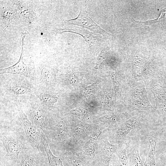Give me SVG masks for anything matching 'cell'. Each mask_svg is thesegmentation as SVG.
Listing matches in <instances>:
<instances>
[{
  "label": "cell",
  "instance_id": "obj_1",
  "mask_svg": "<svg viewBox=\"0 0 166 166\" xmlns=\"http://www.w3.org/2000/svg\"><path fill=\"white\" fill-rule=\"evenodd\" d=\"M0 139L6 149L5 157L11 160L14 164L18 162L21 152L28 149L13 134L7 133L1 134Z\"/></svg>",
  "mask_w": 166,
  "mask_h": 166
},
{
  "label": "cell",
  "instance_id": "obj_2",
  "mask_svg": "<svg viewBox=\"0 0 166 166\" xmlns=\"http://www.w3.org/2000/svg\"><path fill=\"white\" fill-rule=\"evenodd\" d=\"M19 111L21 122L24 129L28 141L35 152H41L39 146L42 143L43 133L38 132L31 121L23 111L21 104H17Z\"/></svg>",
  "mask_w": 166,
  "mask_h": 166
},
{
  "label": "cell",
  "instance_id": "obj_3",
  "mask_svg": "<svg viewBox=\"0 0 166 166\" xmlns=\"http://www.w3.org/2000/svg\"><path fill=\"white\" fill-rule=\"evenodd\" d=\"M65 23L68 25H74L88 29L94 32L99 33L104 37L112 35L105 31L95 23L89 15L84 5L81 6L79 13L75 18L67 20Z\"/></svg>",
  "mask_w": 166,
  "mask_h": 166
},
{
  "label": "cell",
  "instance_id": "obj_4",
  "mask_svg": "<svg viewBox=\"0 0 166 166\" xmlns=\"http://www.w3.org/2000/svg\"><path fill=\"white\" fill-rule=\"evenodd\" d=\"M26 33H22V50L19 58L18 61L13 65L8 67L1 69L0 73H9L13 74H19L29 78L35 77V70L34 65L32 68L28 67L23 62L24 40Z\"/></svg>",
  "mask_w": 166,
  "mask_h": 166
},
{
  "label": "cell",
  "instance_id": "obj_5",
  "mask_svg": "<svg viewBox=\"0 0 166 166\" xmlns=\"http://www.w3.org/2000/svg\"><path fill=\"white\" fill-rule=\"evenodd\" d=\"M21 159L13 166H46L47 162L41 152L29 149L21 152Z\"/></svg>",
  "mask_w": 166,
  "mask_h": 166
},
{
  "label": "cell",
  "instance_id": "obj_6",
  "mask_svg": "<svg viewBox=\"0 0 166 166\" xmlns=\"http://www.w3.org/2000/svg\"><path fill=\"white\" fill-rule=\"evenodd\" d=\"M31 113L33 125L35 128L41 129L47 139L49 128L40 106L36 104H34L32 107Z\"/></svg>",
  "mask_w": 166,
  "mask_h": 166
},
{
  "label": "cell",
  "instance_id": "obj_7",
  "mask_svg": "<svg viewBox=\"0 0 166 166\" xmlns=\"http://www.w3.org/2000/svg\"><path fill=\"white\" fill-rule=\"evenodd\" d=\"M53 32L56 34H61L65 32H70L78 34L82 36L89 45L90 50L94 49L97 46V42L100 40V37L95 36L91 33L84 30H80L76 29H58L53 30Z\"/></svg>",
  "mask_w": 166,
  "mask_h": 166
},
{
  "label": "cell",
  "instance_id": "obj_8",
  "mask_svg": "<svg viewBox=\"0 0 166 166\" xmlns=\"http://www.w3.org/2000/svg\"><path fill=\"white\" fill-rule=\"evenodd\" d=\"M140 122L137 118H131L121 124L116 130L115 137L118 139H122L130 133L137 129L140 126Z\"/></svg>",
  "mask_w": 166,
  "mask_h": 166
},
{
  "label": "cell",
  "instance_id": "obj_9",
  "mask_svg": "<svg viewBox=\"0 0 166 166\" xmlns=\"http://www.w3.org/2000/svg\"><path fill=\"white\" fill-rule=\"evenodd\" d=\"M116 150L115 145L110 143L107 138L103 141L99 161L101 166H109L113 155Z\"/></svg>",
  "mask_w": 166,
  "mask_h": 166
},
{
  "label": "cell",
  "instance_id": "obj_10",
  "mask_svg": "<svg viewBox=\"0 0 166 166\" xmlns=\"http://www.w3.org/2000/svg\"><path fill=\"white\" fill-rule=\"evenodd\" d=\"M148 138L150 149L143 165L144 166H157L154 157L156 144V138L154 134L151 132L148 136Z\"/></svg>",
  "mask_w": 166,
  "mask_h": 166
},
{
  "label": "cell",
  "instance_id": "obj_11",
  "mask_svg": "<svg viewBox=\"0 0 166 166\" xmlns=\"http://www.w3.org/2000/svg\"><path fill=\"white\" fill-rule=\"evenodd\" d=\"M42 143L44 145L48 158V162L46 166H64L61 159L53 154L49 148L47 139L44 133L43 134Z\"/></svg>",
  "mask_w": 166,
  "mask_h": 166
},
{
  "label": "cell",
  "instance_id": "obj_12",
  "mask_svg": "<svg viewBox=\"0 0 166 166\" xmlns=\"http://www.w3.org/2000/svg\"><path fill=\"white\" fill-rule=\"evenodd\" d=\"M40 68V81L47 84H53L56 81V71L48 66H43Z\"/></svg>",
  "mask_w": 166,
  "mask_h": 166
},
{
  "label": "cell",
  "instance_id": "obj_13",
  "mask_svg": "<svg viewBox=\"0 0 166 166\" xmlns=\"http://www.w3.org/2000/svg\"><path fill=\"white\" fill-rule=\"evenodd\" d=\"M62 159L67 166H91L86 161L72 153L65 154Z\"/></svg>",
  "mask_w": 166,
  "mask_h": 166
},
{
  "label": "cell",
  "instance_id": "obj_14",
  "mask_svg": "<svg viewBox=\"0 0 166 166\" xmlns=\"http://www.w3.org/2000/svg\"><path fill=\"white\" fill-rule=\"evenodd\" d=\"M17 12L18 18L25 20H31L33 18L34 14L31 8L23 2L18 1L16 4Z\"/></svg>",
  "mask_w": 166,
  "mask_h": 166
},
{
  "label": "cell",
  "instance_id": "obj_15",
  "mask_svg": "<svg viewBox=\"0 0 166 166\" xmlns=\"http://www.w3.org/2000/svg\"><path fill=\"white\" fill-rule=\"evenodd\" d=\"M128 157L130 166H144L139 155L138 143L131 148Z\"/></svg>",
  "mask_w": 166,
  "mask_h": 166
},
{
  "label": "cell",
  "instance_id": "obj_16",
  "mask_svg": "<svg viewBox=\"0 0 166 166\" xmlns=\"http://www.w3.org/2000/svg\"><path fill=\"white\" fill-rule=\"evenodd\" d=\"M101 132L96 133L91 137L85 144V149L86 153L90 156H93L97 145V139Z\"/></svg>",
  "mask_w": 166,
  "mask_h": 166
},
{
  "label": "cell",
  "instance_id": "obj_17",
  "mask_svg": "<svg viewBox=\"0 0 166 166\" xmlns=\"http://www.w3.org/2000/svg\"><path fill=\"white\" fill-rule=\"evenodd\" d=\"M129 146V142L125 143L124 148L117 155V166H128V159L126 151Z\"/></svg>",
  "mask_w": 166,
  "mask_h": 166
},
{
  "label": "cell",
  "instance_id": "obj_18",
  "mask_svg": "<svg viewBox=\"0 0 166 166\" xmlns=\"http://www.w3.org/2000/svg\"><path fill=\"white\" fill-rule=\"evenodd\" d=\"M55 137L60 140L65 139L66 136V127L63 121L60 120L55 125Z\"/></svg>",
  "mask_w": 166,
  "mask_h": 166
},
{
  "label": "cell",
  "instance_id": "obj_19",
  "mask_svg": "<svg viewBox=\"0 0 166 166\" xmlns=\"http://www.w3.org/2000/svg\"><path fill=\"white\" fill-rule=\"evenodd\" d=\"M41 99L45 105L50 106L55 105L58 100V97L56 95L48 93H43Z\"/></svg>",
  "mask_w": 166,
  "mask_h": 166
},
{
  "label": "cell",
  "instance_id": "obj_20",
  "mask_svg": "<svg viewBox=\"0 0 166 166\" xmlns=\"http://www.w3.org/2000/svg\"><path fill=\"white\" fill-rule=\"evenodd\" d=\"M9 91L16 95H22L26 94L30 91V89L23 85L14 84L9 88Z\"/></svg>",
  "mask_w": 166,
  "mask_h": 166
},
{
  "label": "cell",
  "instance_id": "obj_21",
  "mask_svg": "<svg viewBox=\"0 0 166 166\" xmlns=\"http://www.w3.org/2000/svg\"><path fill=\"white\" fill-rule=\"evenodd\" d=\"M1 12V17L8 21L10 22L14 19L18 18L17 11L11 9L6 8L2 11V10Z\"/></svg>",
  "mask_w": 166,
  "mask_h": 166
},
{
  "label": "cell",
  "instance_id": "obj_22",
  "mask_svg": "<svg viewBox=\"0 0 166 166\" xmlns=\"http://www.w3.org/2000/svg\"><path fill=\"white\" fill-rule=\"evenodd\" d=\"M166 18V8H164L162 10L159 16L157 19L147 21L145 22L138 21H136L134 19V21L135 22L138 24H140L144 25H150L154 23H156L162 21Z\"/></svg>",
  "mask_w": 166,
  "mask_h": 166
},
{
  "label": "cell",
  "instance_id": "obj_23",
  "mask_svg": "<svg viewBox=\"0 0 166 166\" xmlns=\"http://www.w3.org/2000/svg\"><path fill=\"white\" fill-rule=\"evenodd\" d=\"M72 130L74 134L80 137L85 135L86 132L85 127L81 124H77L73 126L72 128Z\"/></svg>",
  "mask_w": 166,
  "mask_h": 166
},
{
  "label": "cell",
  "instance_id": "obj_24",
  "mask_svg": "<svg viewBox=\"0 0 166 166\" xmlns=\"http://www.w3.org/2000/svg\"><path fill=\"white\" fill-rule=\"evenodd\" d=\"M111 77L113 85L115 95L116 96L120 92L121 89V85L117 80V75L114 72L111 73Z\"/></svg>",
  "mask_w": 166,
  "mask_h": 166
},
{
  "label": "cell",
  "instance_id": "obj_25",
  "mask_svg": "<svg viewBox=\"0 0 166 166\" xmlns=\"http://www.w3.org/2000/svg\"><path fill=\"white\" fill-rule=\"evenodd\" d=\"M102 103L105 108L107 109L112 110V103L110 97L109 95L106 93H104L102 97Z\"/></svg>",
  "mask_w": 166,
  "mask_h": 166
},
{
  "label": "cell",
  "instance_id": "obj_26",
  "mask_svg": "<svg viewBox=\"0 0 166 166\" xmlns=\"http://www.w3.org/2000/svg\"><path fill=\"white\" fill-rule=\"evenodd\" d=\"M117 119L116 115L109 114L102 116L99 118V121L103 123H113L116 121Z\"/></svg>",
  "mask_w": 166,
  "mask_h": 166
},
{
  "label": "cell",
  "instance_id": "obj_27",
  "mask_svg": "<svg viewBox=\"0 0 166 166\" xmlns=\"http://www.w3.org/2000/svg\"><path fill=\"white\" fill-rule=\"evenodd\" d=\"M66 78L68 82L72 84H75L79 81L78 77L73 73H69L67 74Z\"/></svg>",
  "mask_w": 166,
  "mask_h": 166
},
{
  "label": "cell",
  "instance_id": "obj_28",
  "mask_svg": "<svg viewBox=\"0 0 166 166\" xmlns=\"http://www.w3.org/2000/svg\"><path fill=\"white\" fill-rule=\"evenodd\" d=\"M87 113L86 110L81 108L73 109L69 112L70 114L81 116L85 115Z\"/></svg>",
  "mask_w": 166,
  "mask_h": 166
},
{
  "label": "cell",
  "instance_id": "obj_29",
  "mask_svg": "<svg viewBox=\"0 0 166 166\" xmlns=\"http://www.w3.org/2000/svg\"><path fill=\"white\" fill-rule=\"evenodd\" d=\"M97 83H95L86 87L84 90L85 93L87 94H90L94 89Z\"/></svg>",
  "mask_w": 166,
  "mask_h": 166
},
{
  "label": "cell",
  "instance_id": "obj_30",
  "mask_svg": "<svg viewBox=\"0 0 166 166\" xmlns=\"http://www.w3.org/2000/svg\"><path fill=\"white\" fill-rule=\"evenodd\" d=\"M105 57L103 53H101L99 56L96 63L95 68L97 69L100 65L105 60Z\"/></svg>",
  "mask_w": 166,
  "mask_h": 166
}]
</instances>
